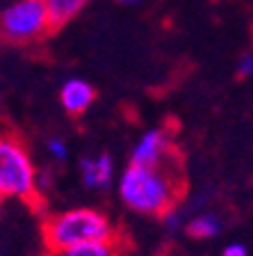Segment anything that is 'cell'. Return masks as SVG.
I'll list each match as a JSON object with an SVG mask.
<instances>
[{
    "mask_svg": "<svg viewBox=\"0 0 253 256\" xmlns=\"http://www.w3.org/2000/svg\"><path fill=\"white\" fill-rule=\"evenodd\" d=\"M119 194L135 213L162 218L183 199L185 176L174 160L155 167L128 165L119 178Z\"/></svg>",
    "mask_w": 253,
    "mask_h": 256,
    "instance_id": "obj_1",
    "label": "cell"
},
{
    "mask_svg": "<svg viewBox=\"0 0 253 256\" xmlns=\"http://www.w3.org/2000/svg\"><path fill=\"white\" fill-rule=\"evenodd\" d=\"M41 234L48 254L116 238L114 224L105 213L96 208H71V210L48 215L41 224Z\"/></svg>",
    "mask_w": 253,
    "mask_h": 256,
    "instance_id": "obj_2",
    "label": "cell"
},
{
    "mask_svg": "<svg viewBox=\"0 0 253 256\" xmlns=\"http://www.w3.org/2000/svg\"><path fill=\"white\" fill-rule=\"evenodd\" d=\"M9 197L39 206V174L30 151L14 133L0 130V199Z\"/></svg>",
    "mask_w": 253,
    "mask_h": 256,
    "instance_id": "obj_3",
    "label": "cell"
},
{
    "mask_svg": "<svg viewBox=\"0 0 253 256\" xmlns=\"http://www.w3.org/2000/svg\"><path fill=\"white\" fill-rule=\"evenodd\" d=\"M50 28L39 0H16L0 14V37L11 44H27L46 37Z\"/></svg>",
    "mask_w": 253,
    "mask_h": 256,
    "instance_id": "obj_4",
    "label": "cell"
},
{
    "mask_svg": "<svg viewBox=\"0 0 253 256\" xmlns=\"http://www.w3.org/2000/svg\"><path fill=\"white\" fill-rule=\"evenodd\" d=\"M169 160H174V146L171 140L164 130L153 128L139 138V142L135 144L130 156V165H146V167H155V165H164Z\"/></svg>",
    "mask_w": 253,
    "mask_h": 256,
    "instance_id": "obj_5",
    "label": "cell"
},
{
    "mask_svg": "<svg viewBox=\"0 0 253 256\" xmlns=\"http://www.w3.org/2000/svg\"><path fill=\"white\" fill-rule=\"evenodd\" d=\"M59 98H62V106L69 114H82V112L89 110V106L96 98V90L87 82V80L80 78H71L62 85L59 92Z\"/></svg>",
    "mask_w": 253,
    "mask_h": 256,
    "instance_id": "obj_6",
    "label": "cell"
},
{
    "mask_svg": "<svg viewBox=\"0 0 253 256\" xmlns=\"http://www.w3.org/2000/svg\"><path fill=\"white\" fill-rule=\"evenodd\" d=\"M80 176L87 188H107L114 176V165L107 154L87 156L80 160Z\"/></svg>",
    "mask_w": 253,
    "mask_h": 256,
    "instance_id": "obj_7",
    "label": "cell"
},
{
    "mask_svg": "<svg viewBox=\"0 0 253 256\" xmlns=\"http://www.w3.org/2000/svg\"><path fill=\"white\" fill-rule=\"evenodd\" d=\"M39 2H41L43 12H46L50 32H57L59 28H64L71 18H75L89 0H39Z\"/></svg>",
    "mask_w": 253,
    "mask_h": 256,
    "instance_id": "obj_8",
    "label": "cell"
},
{
    "mask_svg": "<svg viewBox=\"0 0 253 256\" xmlns=\"http://www.w3.org/2000/svg\"><path fill=\"white\" fill-rule=\"evenodd\" d=\"M46 256H126V247H123V240L116 236V238L100 240V242H87V245H78L71 250L50 252Z\"/></svg>",
    "mask_w": 253,
    "mask_h": 256,
    "instance_id": "obj_9",
    "label": "cell"
},
{
    "mask_svg": "<svg viewBox=\"0 0 253 256\" xmlns=\"http://www.w3.org/2000/svg\"><path fill=\"white\" fill-rule=\"evenodd\" d=\"M183 229H185V234L194 240H208V238L219 236V231H222V220L217 218L215 213H199L185 224Z\"/></svg>",
    "mask_w": 253,
    "mask_h": 256,
    "instance_id": "obj_10",
    "label": "cell"
},
{
    "mask_svg": "<svg viewBox=\"0 0 253 256\" xmlns=\"http://www.w3.org/2000/svg\"><path fill=\"white\" fill-rule=\"evenodd\" d=\"M46 149H48V154L57 160V162H64V160L69 158L66 142H64V140H59V138H50V140H48V142H46Z\"/></svg>",
    "mask_w": 253,
    "mask_h": 256,
    "instance_id": "obj_11",
    "label": "cell"
},
{
    "mask_svg": "<svg viewBox=\"0 0 253 256\" xmlns=\"http://www.w3.org/2000/svg\"><path fill=\"white\" fill-rule=\"evenodd\" d=\"M162 220H164V226H167L169 231H178L180 226H185L183 218H180V213H178V208H171V210H167V213L162 215Z\"/></svg>",
    "mask_w": 253,
    "mask_h": 256,
    "instance_id": "obj_12",
    "label": "cell"
},
{
    "mask_svg": "<svg viewBox=\"0 0 253 256\" xmlns=\"http://www.w3.org/2000/svg\"><path fill=\"white\" fill-rule=\"evenodd\" d=\"M238 74L242 76V78H249V76L253 74V58L251 53H244L242 60L238 62Z\"/></svg>",
    "mask_w": 253,
    "mask_h": 256,
    "instance_id": "obj_13",
    "label": "cell"
},
{
    "mask_svg": "<svg viewBox=\"0 0 253 256\" xmlns=\"http://www.w3.org/2000/svg\"><path fill=\"white\" fill-rule=\"evenodd\" d=\"M222 256H249V250L244 245H240V242H231V245L224 247Z\"/></svg>",
    "mask_w": 253,
    "mask_h": 256,
    "instance_id": "obj_14",
    "label": "cell"
},
{
    "mask_svg": "<svg viewBox=\"0 0 253 256\" xmlns=\"http://www.w3.org/2000/svg\"><path fill=\"white\" fill-rule=\"evenodd\" d=\"M119 2H123V5H132V2H137V0H119Z\"/></svg>",
    "mask_w": 253,
    "mask_h": 256,
    "instance_id": "obj_15",
    "label": "cell"
},
{
    "mask_svg": "<svg viewBox=\"0 0 253 256\" xmlns=\"http://www.w3.org/2000/svg\"><path fill=\"white\" fill-rule=\"evenodd\" d=\"M158 256H169V254H164V252H162V254H158Z\"/></svg>",
    "mask_w": 253,
    "mask_h": 256,
    "instance_id": "obj_16",
    "label": "cell"
}]
</instances>
